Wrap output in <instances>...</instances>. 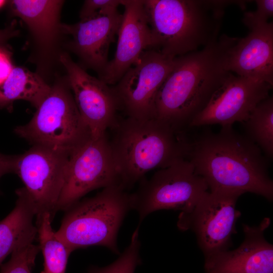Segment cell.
Returning <instances> with one entry per match:
<instances>
[{"label":"cell","instance_id":"cell-1","mask_svg":"<svg viewBox=\"0 0 273 273\" xmlns=\"http://www.w3.org/2000/svg\"><path fill=\"white\" fill-rule=\"evenodd\" d=\"M239 39L222 34L214 42L175 58L156 97L155 117L183 132L231 74L230 53Z\"/></svg>","mask_w":273,"mask_h":273},{"label":"cell","instance_id":"cell-2","mask_svg":"<svg viewBox=\"0 0 273 273\" xmlns=\"http://www.w3.org/2000/svg\"><path fill=\"white\" fill-rule=\"evenodd\" d=\"M186 158L210 191L247 192L273 199V181L259 147L232 126L218 132H206L188 142Z\"/></svg>","mask_w":273,"mask_h":273},{"label":"cell","instance_id":"cell-3","mask_svg":"<svg viewBox=\"0 0 273 273\" xmlns=\"http://www.w3.org/2000/svg\"><path fill=\"white\" fill-rule=\"evenodd\" d=\"M236 1L144 0L152 49L176 58L218 38L224 9Z\"/></svg>","mask_w":273,"mask_h":273},{"label":"cell","instance_id":"cell-4","mask_svg":"<svg viewBox=\"0 0 273 273\" xmlns=\"http://www.w3.org/2000/svg\"><path fill=\"white\" fill-rule=\"evenodd\" d=\"M109 140L121 186L125 190L154 169L186 158L188 140L183 132L157 118L126 117L111 127Z\"/></svg>","mask_w":273,"mask_h":273},{"label":"cell","instance_id":"cell-5","mask_svg":"<svg viewBox=\"0 0 273 273\" xmlns=\"http://www.w3.org/2000/svg\"><path fill=\"white\" fill-rule=\"evenodd\" d=\"M120 185L103 188L95 196L79 201L67 210L56 236L72 251L103 246L119 253L118 232L131 209L129 195Z\"/></svg>","mask_w":273,"mask_h":273},{"label":"cell","instance_id":"cell-6","mask_svg":"<svg viewBox=\"0 0 273 273\" xmlns=\"http://www.w3.org/2000/svg\"><path fill=\"white\" fill-rule=\"evenodd\" d=\"M14 131L32 146L46 147L69 156L92 138L73 96L60 84L51 87L31 120L17 126Z\"/></svg>","mask_w":273,"mask_h":273},{"label":"cell","instance_id":"cell-7","mask_svg":"<svg viewBox=\"0 0 273 273\" xmlns=\"http://www.w3.org/2000/svg\"><path fill=\"white\" fill-rule=\"evenodd\" d=\"M208 190L205 179L196 173L191 162L181 158L158 169L149 179L142 181L137 191L129 195L131 209L138 213L140 222L159 210L185 212Z\"/></svg>","mask_w":273,"mask_h":273},{"label":"cell","instance_id":"cell-8","mask_svg":"<svg viewBox=\"0 0 273 273\" xmlns=\"http://www.w3.org/2000/svg\"><path fill=\"white\" fill-rule=\"evenodd\" d=\"M240 192H206L190 210L180 212L177 222L181 231L191 230L196 237L205 259L229 250L241 213L236 209Z\"/></svg>","mask_w":273,"mask_h":273},{"label":"cell","instance_id":"cell-9","mask_svg":"<svg viewBox=\"0 0 273 273\" xmlns=\"http://www.w3.org/2000/svg\"><path fill=\"white\" fill-rule=\"evenodd\" d=\"M114 185L121 186L109 139L106 134L91 138L69 156L56 211H65L94 190Z\"/></svg>","mask_w":273,"mask_h":273},{"label":"cell","instance_id":"cell-10","mask_svg":"<svg viewBox=\"0 0 273 273\" xmlns=\"http://www.w3.org/2000/svg\"><path fill=\"white\" fill-rule=\"evenodd\" d=\"M175 58L149 49L111 87L119 110L126 117L137 119L155 117L157 93L171 71Z\"/></svg>","mask_w":273,"mask_h":273},{"label":"cell","instance_id":"cell-11","mask_svg":"<svg viewBox=\"0 0 273 273\" xmlns=\"http://www.w3.org/2000/svg\"><path fill=\"white\" fill-rule=\"evenodd\" d=\"M69 155L33 145L16 155L14 172L34 206L36 216L49 213L53 219L62 192Z\"/></svg>","mask_w":273,"mask_h":273},{"label":"cell","instance_id":"cell-12","mask_svg":"<svg viewBox=\"0 0 273 273\" xmlns=\"http://www.w3.org/2000/svg\"><path fill=\"white\" fill-rule=\"evenodd\" d=\"M272 87L264 81L231 73L189 127L212 124L224 127L236 122L243 123L256 106L269 96Z\"/></svg>","mask_w":273,"mask_h":273},{"label":"cell","instance_id":"cell-13","mask_svg":"<svg viewBox=\"0 0 273 273\" xmlns=\"http://www.w3.org/2000/svg\"><path fill=\"white\" fill-rule=\"evenodd\" d=\"M59 60L66 69L79 114L92 138L106 134L118 120L119 110L111 86L88 74L67 54Z\"/></svg>","mask_w":273,"mask_h":273},{"label":"cell","instance_id":"cell-14","mask_svg":"<svg viewBox=\"0 0 273 273\" xmlns=\"http://www.w3.org/2000/svg\"><path fill=\"white\" fill-rule=\"evenodd\" d=\"M122 21L113 58L99 78L109 85L115 84L140 58L152 48V38L144 0H122Z\"/></svg>","mask_w":273,"mask_h":273},{"label":"cell","instance_id":"cell-15","mask_svg":"<svg viewBox=\"0 0 273 273\" xmlns=\"http://www.w3.org/2000/svg\"><path fill=\"white\" fill-rule=\"evenodd\" d=\"M270 223L265 217L257 226L243 224L241 244L205 259V273H273V246L264 235Z\"/></svg>","mask_w":273,"mask_h":273},{"label":"cell","instance_id":"cell-16","mask_svg":"<svg viewBox=\"0 0 273 273\" xmlns=\"http://www.w3.org/2000/svg\"><path fill=\"white\" fill-rule=\"evenodd\" d=\"M118 9L73 25H61V30L72 37L71 50L99 76L106 68L110 44L115 40L122 21Z\"/></svg>","mask_w":273,"mask_h":273},{"label":"cell","instance_id":"cell-17","mask_svg":"<svg viewBox=\"0 0 273 273\" xmlns=\"http://www.w3.org/2000/svg\"><path fill=\"white\" fill-rule=\"evenodd\" d=\"M229 71L237 75L264 81L273 86V23L250 29L239 38L228 60Z\"/></svg>","mask_w":273,"mask_h":273},{"label":"cell","instance_id":"cell-18","mask_svg":"<svg viewBox=\"0 0 273 273\" xmlns=\"http://www.w3.org/2000/svg\"><path fill=\"white\" fill-rule=\"evenodd\" d=\"M15 192L17 199L15 207L0 220V265L9 254L32 244L37 236V227L33 223L36 215L33 204L23 188Z\"/></svg>","mask_w":273,"mask_h":273},{"label":"cell","instance_id":"cell-19","mask_svg":"<svg viewBox=\"0 0 273 273\" xmlns=\"http://www.w3.org/2000/svg\"><path fill=\"white\" fill-rule=\"evenodd\" d=\"M63 3L56 0H14L11 6L14 14L29 27L39 44L48 49L61 30L59 15Z\"/></svg>","mask_w":273,"mask_h":273},{"label":"cell","instance_id":"cell-20","mask_svg":"<svg viewBox=\"0 0 273 273\" xmlns=\"http://www.w3.org/2000/svg\"><path fill=\"white\" fill-rule=\"evenodd\" d=\"M51 87L37 74L23 67H13L0 86V107L22 100L37 108L49 94Z\"/></svg>","mask_w":273,"mask_h":273},{"label":"cell","instance_id":"cell-21","mask_svg":"<svg viewBox=\"0 0 273 273\" xmlns=\"http://www.w3.org/2000/svg\"><path fill=\"white\" fill-rule=\"evenodd\" d=\"M52 220L49 213L36 216L37 237L44 258L41 273H65L71 252L56 236L51 225Z\"/></svg>","mask_w":273,"mask_h":273},{"label":"cell","instance_id":"cell-22","mask_svg":"<svg viewBox=\"0 0 273 273\" xmlns=\"http://www.w3.org/2000/svg\"><path fill=\"white\" fill-rule=\"evenodd\" d=\"M247 137L268 157L273 154V97L259 103L243 122Z\"/></svg>","mask_w":273,"mask_h":273},{"label":"cell","instance_id":"cell-23","mask_svg":"<svg viewBox=\"0 0 273 273\" xmlns=\"http://www.w3.org/2000/svg\"><path fill=\"white\" fill-rule=\"evenodd\" d=\"M140 249L138 228L132 235L129 245L114 262L103 267H90L88 273H134L141 263Z\"/></svg>","mask_w":273,"mask_h":273},{"label":"cell","instance_id":"cell-24","mask_svg":"<svg viewBox=\"0 0 273 273\" xmlns=\"http://www.w3.org/2000/svg\"><path fill=\"white\" fill-rule=\"evenodd\" d=\"M40 251L39 246L33 243L16 249L11 253L10 259L1 265L0 273H31Z\"/></svg>","mask_w":273,"mask_h":273},{"label":"cell","instance_id":"cell-25","mask_svg":"<svg viewBox=\"0 0 273 273\" xmlns=\"http://www.w3.org/2000/svg\"><path fill=\"white\" fill-rule=\"evenodd\" d=\"M257 8L255 11L246 12L244 14L242 22L250 30L267 22L273 16L272 0L255 1Z\"/></svg>","mask_w":273,"mask_h":273},{"label":"cell","instance_id":"cell-26","mask_svg":"<svg viewBox=\"0 0 273 273\" xmlns=\"http://www.w3.org/2000/svg\"><path fill=\"white\" fill-rule=\"evenodd\" d=\"M122 0H86L80 12V20L88 19L117 10Z\"/></svg>","mask_w":273,"mask_h":273},{"label":"cell","instance_id":"cell-27","mask_svg":"<svg viewBox=\"0 0 273 273\" xmlns=\"http://www.w3.org/2000/svg\"><path fill=\"white\" fill-rule=\"evenodd\" d=\"M13 68L9 56L0 48V86L7 78Z\"/></svg>","mask_w":273,"mask_h":273},{"label":"cell","instance_id":"cell-28","mask_svg":"<svg viewBox=\"0 0 273 273\" xmlns=\"http://www.w3.org/2000/svg\"><path fill=\"white\" fill-rule=\"evenodd\" d=\"M16 155H6L0 153V178L4 174L14 172Z\"/></svg>","mask_w":273,"mask_h":273},{"label":"cell","instance_id":"cell-29","mask_svg":"<svg viewBox=\"0 0 273 273\" xmlns=\"http://www.w3.org/2000/svg\"><path fill=\"white\" fill-rule=\"evenodd\" d=\"M15 34V31L11 28L0 29V47Z\"/></svg>","mask_w":273,"mask_h":273},{"label":"cell","instance_id":"cell-30","mask_svg":"<svg viewBox=\"0 0 273 273\" xmlns=\"http://www.w3.org/2000/svg\"><path fill=\"white\" fill-rule=\"evenodd\" d=\"M7 1L4 0H0V8L2 7L6 3Z\"/></svg>","mask_w":273,"mask_h":273}]
</instances>
